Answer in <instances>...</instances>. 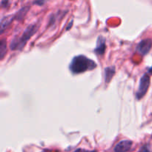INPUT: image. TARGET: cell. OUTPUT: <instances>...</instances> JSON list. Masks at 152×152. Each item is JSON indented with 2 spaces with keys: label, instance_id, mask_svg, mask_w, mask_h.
<instances>
[{
  "label": "cell",
  "instance_id": "cell-13",
  "mask_svg": "<svg viewBox=\"0 0 152 152\" xmlns=\"http://www.w3.org/2000/svg\"><path fill=\"white\" fill-rule=\"evenodd\" d=\"M82 152H97L96 151H87V150H82Z\"/></svg>",
  "mask_w": 152,
  "mask_h": 152
},
{
  "label": "cell",
  "instance_id": "cell-15",
  "mask_svg": "<svg viewBox=\"0 0 152 152\" xmlns=\"http://www.w3.org/2000/svg\"><path fill=\"white\" fill-rule=\"evenodd\" d=\"M74 152H82V149L81 148H78V149L76 150V151H74Z\"/></svg>",
  "mask_w": 152,
  "mask_h": 152
},
{
  "label": "cell",
  "instance_id": "cell-11",
  "mask_svg": "<svg viewBox=\"0 0 152 152\" xmlns=\"http://www.w3.org/2000/svg\"><path fill=\"white\" fill-rule=\"evenodd\" d=\"M139 152H151L150 151L149 148H148V145H145L142 147H141V148L140 149Z\"/></svg>",
  "mask_w": 152,
  "mask_h": 152
},
{
  "label": "cell",
  "instance_id": "cell-8",
  "mask_svg": "<svg viewBox=\"0 0 152 152\" xmlns=\"http://www.w3.org/2000/svg\"><path fill=\"white\" fill-rule=\"evenodd\" d=\"M116 73L115 67L109 66L105 68V83H108L112 80L113 77Z\"/></svg>",
  "mask_w": 152,
  "mask_h": 152
},
{
  "label": "cell",
  "instance_id": "cell-9",
  "mask_svg": "<svg viewBox=\"0 0 152 152\" xmlns=\"http://www.w3.org/2000/svg\"><path fill=\"white\" fill-rule=\"evenodd\" d=\"M30 9L29 6H25V7L21 8L19 11H17V13L14 15V18L16 20H22L24 17L25 16V15L28 13V10Z\"/></svg>",
  "mask_w": 152,
  "mask_h": 152
},
{
  "label": "cell",
  "instance_id": "cell-7",
  "mask_svg": "<svg viewBox=\"0 0 152 152\" xmlns=\"http://www.w3.org/2000/svg\"><path fill=\"white\" fill-rule=\"evenodd\" d=\"M15 19L14 16L9 15V16H4L1 20V34H3L4 31L8 28L9 25L11 24L12 21Z\"/></svg>",
  "mask_w": 152,
  "mask_h": 152
},
{
  "label": "cell",
  "instance_id": "cell-2",
  "mask_svg": "<svg viewBox=\"0 0 152 152\" xmlns=\"http://www.w3.org/2000/svg\"><path fill=\"white\" fill-rule=\"evenodd\" d=\"M38 27L39 25L36 23L28 26V28H25L20 37H16L13 40H11V42L10 44V48L13 50H22L25 48L28 40L37 32Z\"/></svg>",
  "mask_w": 152,
  "mask_h": 152
},
{
  "label": "cell",
  "instance_id": "cell-1",
  "mask_svg": "<svg viewBox=\"0 0 152 152\" xmlns=\"http://www.w3.org/2000/svg\"><path fill=\"white\" fill-rule=\"evenodd\" d=\"M96 67L94 61L89 59L84 55L74 56L69 65V69L73 74H79L87 71H91Z\"/></svg>",
  "mask_w": 152,
  "mask_h": 152
},
{
  "label": "cell",
  "instance_id": "cell-10",
  "mask_svg": "<svg viewBox=\"0 0 152 152\" xmlns=\"http://www.w3.org/2000/svg\"><path fill=\"white\" fill-rule=\"evenodd\" d=\"M7 52V42L5 39H1L0 41V59L2 60Z\"/></svg>",
  "mask_w": 152,
  "mask_h": 152
},
{
  "label": "cell",
  "instance_id": "cell-14",
  "mask_svg": "<svg viewBox=\"0 0 152 152\" xmlns=\"http://www.w3.org/2000/svg\"><path fill=\"white\" fill-rule=\"evenodd\" d=\"M72 23H73V21L71 22H70V24H69V25H68V28H67V31H68V30H69V28L71 26H72Z\"/></svg>",
  "mask_w": 152,
  "mask_h": 152
},
{
  "label": "cell",
  "instance_id": "cell-12",
  "mask_svg": "<svg viewBox=\"0 0 152 152\" xmlns=\"http://www.w3.org/2000/svg\"><path fill=\"white\" fill-rule=\"evenodd\" d=\"M34 4H39V5H42L43 4L45 3V1H34Z\"/></svg>",
  "mask_w": 152,
  "mask_h": 152
},
{
  "label": "cell",
  "instance_id": "cell-16",
  "mask_svg": "<svg viewBox=\"0 0 152 152\" xmlns=\"http://www.w3.org/2000/svg\"><path fill=\"white\" fill-rule=\"evenodd\" d=\"M148 72H149L150 74H152V66L148 69Z\"/></svg>",
  "mask_w": 152,
  "mask_h": 152
},
{
  "label": "cell",
  "instance_id": "cell-4",
  "mask_svg": "<svg viewBox=\"0 0 152 152\" xmlns=\"http://www.w3.org/2000/svg\"><path fill=\"white\" fill-rule=\"evenodd\" d=\"M152 47V39H144L141 40L137 45V51L138 53L145 56L151 50Z\"/></svg>",
  "mask_w": 152,
  "mask_h": 152
},
{
  "label": "cell",
  "instance_id": "cell-5",
  "mask_svg": "<svg viewBox=\"0 0 152 152\" xmlns=\"http://www.w3.org/2000/svg\"><path fill=\"white\" fill-rule=\"evenodd\" d=\"M132 141L129 140H124L120 141L114 147V152H127L131 149L132 146Z\"/></svg>",
  "mask_w": 152,
  "mask_h": 152
},
{
  "label": "cell",
  "instance_id": "cell-3",
  "mask_svg": "<svg viewBox=\"0 0 152 152\" xmlns=\"http://www.w3.org/2000/svg\"><path fill=\"white\" fill-rule=\"evenodd\" d=\"M150 86V77L147 74H144L140 80L139 87L136 92V98L140 100L142 99L148 90Z\"/></svg>",
  "mask_w": 152,
  "mask_h": 152
},
{
  "label": "cell",
  "instance_id": "cell-6",
  "mask_svg": "<svg viewBox=\"0 0 152 152\" xmlns=\"http://www.w3.org/2000/svg\"><path fill=\"white\" fill-rule=\"evenodd\" d=\"M106 39L102 36H99L96 40V46L94 52L97 55H103L106 50Z\"/></svg>",
  "mask_w": 152,
  "mask_h": 152
}]
</instances>
